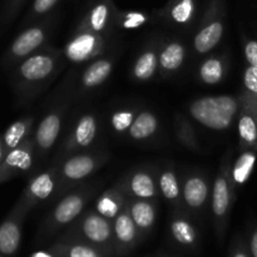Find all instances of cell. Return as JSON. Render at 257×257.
I'll list each match as a JSON object with an SVG mask.
<instances>
[{
	"label": "cell",
	"instance_id": "obj_29",
	"mask_svg": "<svg viewBox=\"0 0 257 257\" xmlns=\"http://www.w3.org/2000/svg\"><path fill=\"white\" fill-rule=\"evenodd\" d=\"M157 69V57L153 52H146L137 59L135 65V75L141 80L150 79Z\"/></svg>",
	"mask_w": 257,
	"mask_h": 257
},
{
	"label": "cell",
	"instance_id": "obj_36",
	"mask_svg": "<svg viewBox=\"0 0 257 257\" xmlns=\"http://www.w3.org/2000/svg\"><path fill=\"white\" fill-rule=\"evenodd\" d=\"M59 0H34L33 3V13L37 15L45 14L54 7Z\"/></svg>",
	"mask_w": 257,
	"mask_h": 257
},
{
	"label": "cell",
	"instance_id": "obj_38",
	"mask_svg": "<svg viewBox=\"0 0 257 257\" xmlns=\"http://www.w3.org/2000/svg\"><path fill=\"white\" fill-rule=\"evenodd\" d=\"M230 257H252L251 252L248 253V251L246 250V247L243 245H236L233 247V250L231 251Z\"/></svg>",
	"mask_w": 257,
	"mask_h": 257
},
{
	"label": "cell",
	"instance_id": "obj_22",
	"mask_svg": "<svg viewBox=\"0 0 257 257\" xmlns=\"http://www.w3.org/2000/svg\"><path fill=\"white\" fill-rule=\"evenodd\" d=\"M110 15V3L109 0H103L93 7L87 18V24L93 32H100L107 25Z\"/></svg>",
	"mask_w": 257,
	"mask_h": 257
},
{
	"label": "cell",
	"instance_id": "obj_34",
	"mask_svg": "<svg viewBox=\"0 0 257 257\" xmlns=\"http://www.w3.org/2000/svg\"><path fill=\"white\" fill-rule=\"evenodd\" d=\"M146 22H147V17L145 14L138 12H131L124 15L122 25L125 29H136V28H140L141 25L145 24Z\"/></svg>",
	"mask_w": 257,
	"mask_h": 257
},
{
	"label": "cell",
	"instance_id": "obj_25",
	"mask_svg": "<svg viewBox=\"0 0 257 257\" xmlns=\"http://www.w3.org/2000/svg\"><path fill=\"white\" fill-rule=\"evenodd\" d=\"M28 125L29 124H28L27 120H18L8 128L7 132L4 133V137H3L7 153L22 145L23 138L25 137L28 132Z\"/></svg>",
	"mask_w": 257,
	"mask_h": 257
},
{
	"label": "cell",
	"instance_id": "obj_37",
	"mask_svg": "<svg viewBox=\"0 0 257 257\" xmlns=\"http://www.w3.org/2000/svg\"><path fill=\"white\" fill-rule=\"evenodd\" d=\"M246 60L252 67H257V42L256 40H250L245 47Z\"/></svg>",
	"mask_w": 257,
	"mask_h": 257
},
{
	"label": "cell",
	"instance_id": "obj_30",
	"mask_svg": "<svg viewBox=\"0 0 257 257\" xmlns=\"http://www.w3.org/2000/svg\"><path fill=\"white\" fill-rule=\"evenodd\" d=\"M238 135L247 145L257 142V122L250 114H243L238 122Z\"/></svg>",
	"mask_w": 257,
	"mask_h": 257
},
{
	"label": "cell",
	"instance_id": "obj_10",
	"mask_svg": "<svg viewBox=\"0 0 257 257\" xmlns=\"http://www.w3.org/2000/svg\"><path fill=\"white\" fill-rule=\"evenodd\" d=\"M223 34V24L221 20L213 19L195 38V48L198 53H207L218 44Z\"/></svg>",
	"mask_w": 257,
	"mask_h": 257
},
{
	"label": "cell",
	"instance_id": "obj_15",
	"mask_svg": "<svg viewBox=\"0 0 257 257\" xmlns=\"http://www.w3.org/2000/svg\"><path fill=\"white\" fill-rule=\"evenodd\" d=\"M185 201L190 207L198 208L205 203L208 196V187L201 177H192L185 185Z\"/></svg>",
	"mask_w": 257,
	"mask_h": 257
},
{
	"label": "cell",
	"instance_id": "obj_5",
	"mask_svg": "<svg viewBox=\"0 0 257 257\" xmlns=\"http://www.w3.org/2000/svg\"><path fill=\"white\" fill-rule=\"evenodd\" d=\"M54 69V60L50 55L37 54L28 58L19 67V74L27 82H39L49 77Z\"/></svg>",
	"mask_w": 257,
	"mask_h": 257
},
{
	"label": "cell",
	"instance_id": "obj_28",
	"mask_svg": "<svg viewBox=\"0 0 257 257\" xmlns=\"http://www.w3.org/2000/svg\"><path fill=\"white\" fill-rule=\"evenodd\" d=\"M223 65L220 59L210 58L200 68V77L206 84H216L222 79Z\"/></svg>",
	"mask_w": 257,
	"mask_h": 257
},
{
	"label": "cell",
	"instance_id": "obj_6",
	"mask_svg": "<svg viewBox=\"0 0 257 257\" xmlns=\"http://www.w3.org/2000/svg\"><path fill=\"white\" fill-rule=\"evenodd\" d=\"M44 30L39 27H33L23 32L10 48V54L14 58L27 57L44 42Z\"/></svg>",
	"mask_w": 257,
	"mask_h": 257
},
{
	"label": "cell",
	"instance_id": "obj_13",
	"mask_svg": "<svg viewBox=\"0 0 257 257\" xmlns=\"http://www.w3.org/2000/svg\"><path fill=\"white\" fill-rule=\"evenodd\" d=\"M230 206V190L228 182L223 176H218L213 185L212 211L218 221H222L228 212Z\"/></svg>",
	"mask_w": 257,
	"mask_h": 257
},
{
	"label": "cell",
	"instance_id": "obj_1",
	"mask_svg": "<svg viewBox=\"0 0 257 257\" xmlns=\"http://www.w3.org/2000/svg\"><path fill=\"white\" fill-rule=\"evenodd\" d=\"M238 104L231 95L203 97L191 104L190 112L197 122L215 131L227 130L237 113Z\"/></svg>",
	"mask_w": 257,
	"mask_h": 257
},
{
	"label": "cell",
	"instance_id": "obj_26",
	"mask_svg": "<svg viewBox=\"0 0 257 257\" xmlns=\"http://www.w3.org/2000/svg\"><path fill=\"white\" fill-rule=\"evenodd\" d=\"M131 190L137 197L141 198H151L156 193L152 177L145 172H138L133 176L131 181Z\"/></svg>",
	"mask_w": 257,
	"mask_h": 257
},
{
	"label": "cell",
	"instance_id": "obj_9",
	"mask_svg": "<svg viewBox=\"0 0 257 257\" xmlns=\"http://www.w3.org/2000/svg\"><path fill=\"white\" fill-rule=\"evenodd\" d=\"M52 252L57 257H109V253L80 241H69L53 246Z\"/></svg>",
	"mask_w": 257,
	"mask_h": 257
},
{
	"label": "cell",
	"instance_id": "obj_17",
	"mask_svg": "<svg viewBox=\"0 0 257 257\" xmlns=\"http://www.w3.org/2000/svg\"><path fill=\"white\" fill-rule=\"evenodd\" d=\"M158 120L152 113L143 112L133 120L130 127L131 137L135 140H145L157 131Z\"/></svg>",
	"mask_w": 257,
	"mask_h": 257
},
{
	"label": "cell",
	"instance_id": "obj_18",
	"mask_svg": "<svg viewBox=\"0 0 257 257\" xmlns=\"http://www.w3.org/2000/svg\"><path fill=\"white\" fill-rule=\"evenodd\" d=\"M94 170V161L88 156H77L70 158L64 165V175L70 180H80Z\"/></svg>",
	"mask_w": 257,
	"mask_h": 257
},
{
	"label": "cell",
	"instance_id": "obj_19",
	"mask_svg": "<svg viewBox=\"0 0 257 257\" xmlns=\"http://www.w3.org/2000/svg\"><path fill=\"white\" fill-rule=\"evenodd\" d=\"M110 72H112V63L109 60H97L92 65H89L84 72V74H83V83L88 88L99 85L100 83H103L107 79Z\"/></svg>",
	"mask_w": 257,
	"mask_h": 257
},
{
	"label": "cell",
	"instance_id": "obj_3",
	"mask_svg": "<svg viewBox=\"0 0 257 257\" xmlns=\"http://www.w3.org/2000/svg\"><path fill=\"white\" fill-rule=\"evenodd\" d=\"M113 241L114 252L118 255L130 252L136 246L138 241V227L130 213L123 212L115 217L113 225Z\"/></svg>",
	"mask_w": 257,
	"mask_h": 257
},
{
	"label": "cell",
	"instance_id": "obj_24",
	"mask_svg": "<svg viewBox=\"0 0 257 257\" xmlns=\"http://www.w3.org/2000/svg\"><path fill=\"white\" fill-rule=\"evenodd\" d=\"M256 163V156L252 152H245L240 156L233 167V180L238 185H243L250 178L253 167Z\"/></svg>",
	"mask_w": 257,
	"mask_h": 257
},
{
	"label": "cell",
	"instance_id": "obj_21",
	"mask_svg": "<svg viewBox=\"0 0 257 257\" xmlns=\"http://www.w3.org/2000/svg\"><path fill=\"white\" fill-rule=\"evenodd\" d=\"M185 59V48L180 43H171L160 54V63L165 69L176 70Z\"/></svg>",
	"mask_w": 257,
	"mask_h": 257
},
{
	"label": "cell",
	"instance_id": "obj_12",
	"mask_svg": "<svg viewBox=\"0 0 257 257\" xmlns=\"http://www.w3.org/2000/svg\"><path fill=\"white\" fill-rule=\"evenodd\" d=\"M60 132V118L57 114H49L40 122L37 130L35 140L43 150H49L54 145Z\"/></svg>",
	"mask_w": 257,
	"mask_h": 257
},
{
	"label": "cell",
	"instance_id": "obj_42",
	"mask_svg": "<svg viewBox=\"0 0 257 257\" xmlns=\"http://www.w3.org/2000/svg\"><path fill=\"white\" fill-rule=\"evenodd\" d=\"M23 2H24V0H12V2H10V9L12 10L17 9V8L19 7Z\"/></svg>",
	"mask_w": 257,
	"mask_h": 257
},
{
	"label": "cell",
	"instance_id": "obj_43",
	"mask_svg": "<svg viewBox=\"0 0 257 257\" xmlns=\"http://www.w3.org/2000/svg\"><path fill=\"white\" fill-rule=\"evenodd\" d=\"M0 257H2V255H0Z\"/></svg>",
	"mask_w": 257,
	"mask_h": 257
},
{
	"label": "cell",
	"instance_id": "obj_40",
	"mask_svg": "<svg viewBox=\"0 0 257 257\" xmlns=\"http://www.w3.org/2000/svg\"><path fill=\"white\" fill-rule=\"evenodd\" d=\"M29 257H57V256H55L52 251H50V252H48V251H37V252H34Z\"/></svg>",
	"mask_w": 257,
	"mask_h": 257
},
{
	"label": "cell",
	"instance_id": "obj_41",
	"mask_svg": "<svg viewBox=\"0 0 257 257\" xmlns=\"http://www.w3.org/2000/svg\"><path fill=\"white\" fill-rule=\"evenodd\" d=\"M5 156H7V151H5L3 138H0V166H2L3 161H4V158H5Z\"/></svg>",
	"mask_w": 257,
	"mask_h": 257
},
{
	"label": "cell",
	"instance_id": "obj_20",
	"mask_svg": "<svg viewBox=\"0 0 257 257\" xmlns=\"http://www.w3.org/2000/svg\"><path fill=\"white\" fill-rule=\"evenodd\" d=\"M168 17L178 24H186L192 19L196 10V0H171Z\"/></svg>",
	"mask_w": 257,
	"mask_h": 257
},
{
	"label": "cell",
	"instance_id": "obj_23",
	"mask_svg": "<svg viewBox=\"0 0 257 257\" xmlns=\"http://www.w3.org/2000/svg\"><path fill=\"white\" fill-rule=\"evenodd\" d=\"M97 132V123L93 115H84L75 128V141L82 147H87L93 142Z\"/></svg>",
	"mask_w": 257,
	"mask_h": 257
},
{
	"label": "cell",
	"instance_id": "obj_39",
	"mask_svg": "<svg viewBox=\"0 0 257 257\" xmlns=\"http://www.w3.org/2000/svg\"><path fill=\"white\" fill-rule=\"evenodd\" d=\"M250 252L252 257H257V228L252 231L250 238Z\"/></svg>",
	"mask_w": 257,
	"mask_h": 257
},
{
	"label": "cell",
	"instance_id": "obj_35",
	"mask_svg": "<svg viewBox=\"0 0 257 257\" xmlns=\"http://www.w3.org/2000/svg\"><path fill=\"white\" fill-rule=\"evenodd\" d=\"M243 83L245 87L250 93L257 97V67H250L245 70V75H243Z\"/></svg>",
	"mask_w": 257,
	"mask_h": 257
},
{
	"label": "cell",
	"instance_id": "obj_8",
	"mask_svg": "<svg viewBox=\"0 0 257 257\" xmlns=\"http://www.w3.org/2000/svg\"><path fill=\"white\" fill-rule=\"evenodd\" d=\"M98 44H99V40L97 37L89 33H84L75 37L67 45L65 54L73 62H82V60L88 59L98 49Z\"/></svg>",
	"mask_w": 257,
	"mask_h": 257
},
{
	"label": "cell",
	"instance_id": "obj_11",
	"mask_svg": "<svg viewBox=\"0 0 257 257\" xmlns=\"http://www.w3.org/2000/svg\"><path fill=\"white\" fill-rule=\"evenodd\" d=\"M83 198L78 195H70L65 197L64 200L60 201L58 203L57 208L54 211V220L55 225H67V223L72 222L77 216L83 210Z\"/></svg>",
	"mask_w": 257,
	"mask_h": 257
},
{
	"label": "cell",
	"instance_id": "obj_7",
	"mask_svg": "<svg viewBox=\"0 0 257 257\" xmlns=\"http://www.w3.org/2000/svg\"><path fill=\"white\" fill-rule=\"evenodd\" d=\"M32 166V151L27 145L18 146L14 150L9 151L0 166V180L8 173L15 171H27Z\"/></svg>",
	"mask_w": 257,
	"mask_h": 257
},
{
	"label": "cell",
	"instance_id": "obj_31",
	"mask_svg": "<svg viewBox=\"0 0 257 257\" xmlns=\"http://www.w3.org/2000/svg\"><path fill=\"white\" fill-rule=\"evenodd\" d=\"M160 187L163 196L166 198H168V200H175L180 195V187H178L177 178L170 171L162 173V176L160 178Z\"/></svg>",
	"mask_w": 257,
	"mask_h": 257
},
{
	"label": "cell",
	"instance_id": "obj_2",
	"mask_svg": "<svg viewBox=\"0 0 257 257\" xmlns=\"http://www.w3.org/2000/svg\"><path fill=\"white\" fill-rule=\"evenodd\" d=\"M92 245L107 253L114 252V241H113V227L108 222L107 217L95 213H90L80 223L75 240Z\"/></svg>",
	"mask_w": 257,
	"mask_h": 257
},
{
	"label": "cell",
	"instance_id": "obj_33",
	"mask_svg": "<svg viewBox=\"0 0 257 257\" xmlns=\"http://www.w3.org/2000/svg\"><path fill=\"white\" fill-rule=\"evenodd\" d=\"M133 123V113L132 112H117L112 117V124L115 131L123 132L127 128H130Z\"/></svg>",
	"mask_w": 257,
	"mask_h": 257
},
{
	"label": "cell",
	"instance_id": "obj_4",
	"mask_svg": "<svg viewBox=\"0 0 257 257\" xmlns=\"http://www.w3.org/2000/svg\"><path fill=\"white\" fill-rule=\"evenodd\" d=\"M22 241V215L13 213L0 225V255L12 257Z\"/></svg>",
	"mask_w": 257,
	"mask_h": 257
},
{
	"label": "cell",
	"instance_id": "obj_32",
	"mask_svg": "<svg viewBox=\"0 0 257 257\" xmlns=\"http://www.w3.org/2000/svg\"><path fill=\"white\" fill-rule=\"evenodd\" d=\"M97 210L100 215L107 218L117 217L118 211H119V203L115 201L114 197H112L109 195H105L98 201Z\"/></svg>",
	"mask_w": 257,
	"mask_h": 257
},
{
	"label": "cell",
	"instance_id": "obj_27",
	"mask_svg": "<svg viewBox=\"0 0 257 257\" xmlns=\"http://www.w3.org/2000/svg\"><path fill=\"white\" fill-rule=\"evenodd\" d=\"M53 190H54V181L49 173H42V175L37 176L29 186L30 196L37 200L48 198L52 195Z\"/></svg>",
	"mask_w": 257,
	"mask_h": 257
},
{
	"label": "cell",
	"instance_id": "obj_16",
	"mask_svg": "<svg viewBox=\"0 0 257 257\" xmlns=\"http://www.w3.org/2000/svg\"><path fill=\"white\" fill-rule=\"evenodd\" d=\"M131 216L135 221L136 226L141 231H150L156 221V211L151 203L145 201H138L131 207Z\"/></svg>",
	"mask_w": 257,
	"mask_h": 257
},
{
	"label": "cell",
	"instance_id": "obj_14",
	"mask_svg": "<svg viewBox=\"0 0 257 257\" xmlns=\"http://www.w3.org/2000/svg\"><path fill=\"white\" fill-rule=\"evenodd\" d=\"M171 235L178 245L192 248L197 243V232L192 223L183 218H176L171 223Z\"/></svg>",
	"mask_w": 257,
	"mask_h": 257
}]
</instances>
